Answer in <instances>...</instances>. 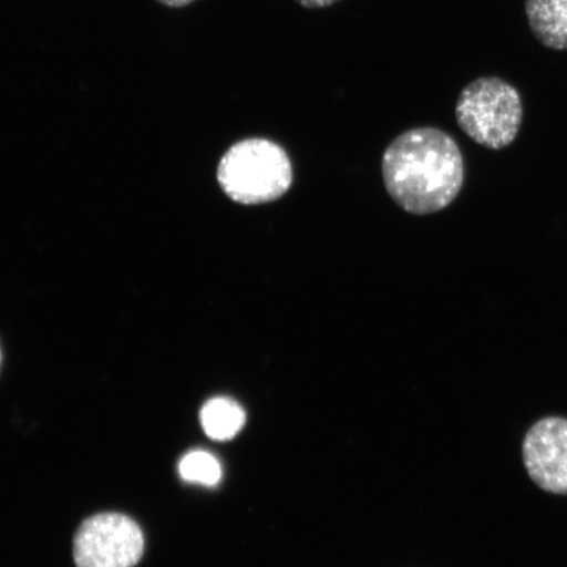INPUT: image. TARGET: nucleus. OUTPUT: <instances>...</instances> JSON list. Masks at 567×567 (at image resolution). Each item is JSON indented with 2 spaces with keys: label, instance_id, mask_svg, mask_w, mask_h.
<instances>
[{
  "label": "nucleus",
  "instance_id": "9",
  "mask_svg": "<svg viewBox=\"0 0 567 567\" xmlns=\"http://www.w3.org/2000/svg\"><path fill=\"white\" fill-rule=\"evenodd\" d=\"M295 2L302 6L303 9L319 10L336 4L339 0H295Z\"/></svg>",
  "mask_w": 567,
  "mask_h": 567
},
{
  "label": "nucleus",
  "instance_id": "4",
  "mask_svg": "<svg viewBox=\"0 0 567 567\" xmlns=\"http://www.w3.org/2000/svg\"><path fill=\"white\" fill-rule=\"evenodd\" d=\"M144 534L122 514H99L84 520L74 538L76 567H134L144 556Z\"/></svg>",
  "mask_w": 567,
  "mask_h": 567
},
{
  "label": "nucleus",
  "instance_id": "5",
  "mask_svg": "<svg viewBox=\"0 0 567 567\" xmlns=\"http://www.w3.org/2000/svg\"><path fill=\"white\" fill-rule=\"evenodd\" d=\"M524 465L543 491L567 494V420L549 416L532 425L523 443Z\"/></svg>",
  "mask_w": 567,
  "mask_h": 567
},
{
  "label": "nucleus",
  "instance_id": "2",
  "mask_svg": "<svg viewBox=\"0 0 567 567\" xmlns=\"http://www.w3.org/2000/svg\"><path fill=\"white\" fill-rule=\"evenodd\" d=\"M219 187L233 202L261 205L279 200L293 183L288 154L276 142L248 138L224 154L217 169Z\"/></svg>",
  "mask_w": 567,
  "mask_h": 567
},
{
  "label": "nucleus",
  "instance_id": "10",
  "mask_svg": "<svg viewBox=\"0 0 567 567\" xmlns=\"http://www.w3.org/2000/svg\"><path fill=\"white\" fill-rule=\"evenodd\" d=\"M158 2L167 7H173V9H181V7H186L196 2V0H158Z\"/></svg>",
  "mask_w": 567,
  "mask_h": 567
},
{
  "label": "nucleus",
  "instance_id": "7",
  "mask_svg": "<svg viewBox=\"0 0 567 567\" xmlns=\"http://www.w3.org/2000/svg\"><path fill=\"white\" fill-rule=\"evenodd\" d=\"M200 421L205 434L213 441H230L244 429L246 414L236 401L213 399L203 406Z\"/></svg>",
  "mask_w": 567,
  "mask_h": 567
},
{
  "label": "nucleus",
  "instance_id": "3",
  "mask_svg": "<svg viewBox=\"0 0 567 567\" xmlns=\"http://www.w3.org/2000/svg\"><path fill=\"white\" fill-rule=\"evenodd\" d=\"M456 120L478 145L501 151L515 141L523 122L519 91L496 76L467 84L456 103Z\"/></svg>",
  "mask_w": 567,
  "mask_h": 567
},
{
  "label": "nucleus",
  "instance_id": "6",
  "mask_svg": "<svg viewBox=\"0 0 567 567\" xmlns=\"http://www.w3.org/2000/svg\"><path fill=\"white\" fill-rule=\"evenodd\" d=\"M532 33L553 51H567V0H526Z\"/></svg>",
  "mask_w": 567,
  "mask_h": 567
},
{
  "label": "nucleus",
  "instance_id": "11",
  "mask_svg": "<svg viewBox=\"0 0 567 567\" xmlns=\"http://www.w3.org/2000/svg\"><path fill=\"white\" fill-rule=\"evenodd\" d=\"M3 353L2 349H0V367H2Z\"/></svg>",
  "mask_w": 567,
  "mask_h": 567
},
{
  "label": "nucleus",
  "instance_id": "8",
  "mask_svg": "<svg viewBox=\"0 0 567 567\" xmlns=\"http://www.w3.org/2000/svg\"><path fill=\"white\" fill-rule=\"evenodd\" d=\"M181 477L204 486H216L223 477L221 465L218 460L208 452L194 451L183 456L179 463Z\"/></svg>",
  "mask_w": 567,
  "mask_h": 567
},
{
  "label": "nucleus",
  "instance_id": "1",
  "mask_svg": "<svg viewBox=\"0 0 567 567\" xmlns=\"http://www.w3.org/2000/svg\"><path fill=\"white\" fill-rule=\"evenodd\" d=\"M382 176L400 208L411 215H431L449 207L463 188V154L449 133L415 127L388 146Z\"/></svg>",
  "mask_w": 567,
  "mask_h": 567
}]
</instances>
